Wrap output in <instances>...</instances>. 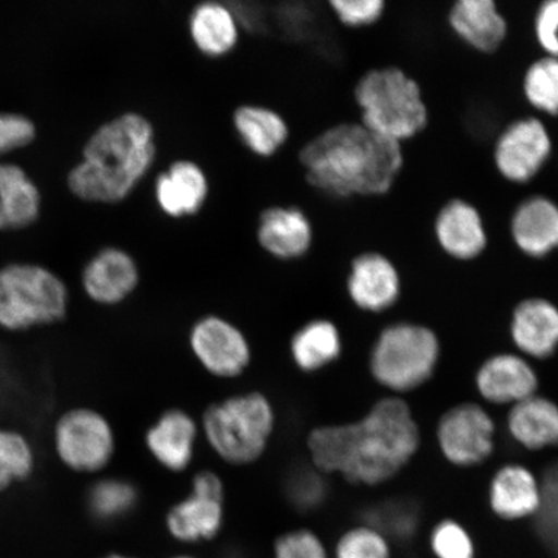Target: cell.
I'll return each mask as SVG.
<instances>
[{
    "instance_id": "obj_11",
    "label": "cell",
    "mask_w": 558,
    "mask_h": 558,
    "mask_svg": "<svg viewBox=\"0 0 558 558\" xmlns=\"http://www.w3.org/2000/svg\"><path fill=\"white\" fill-rule=\"evenodd\" d=\"M190 348L205 372L219 379L239 378L253 360L246 335L232 320L216 314L195 320Z\"/></svg>"
},
{
    "instance_id": "obj_20",
    "label": "cell",
    "mask_w": 558,
    "mask_h": 558,
    "mask_svg": "<svg viewBox=\"0 0 558 558\" xmlns=\"http://www.w3.org/2000/svg\"><path fill=\"white\" fill-rule=\"evenodd\" d=\"M509 232L522 255L546 259L558 250V206L544 195H530L514 208Z\"/></svg>"
},
{
    "instance_id": "obj_9",
    "label": "cell",
    "mask_w": 558,
    "mask_h": 558,
    "mask_svg": "<svg viewBox=\"0 0 558 558\" xmlns=\"http://www.w3.org/2000/svg\"><path fill=\"white\" fill-rule=\"evenodd\" d=\"M497 424L484 404L460 402L438 418L436 442L439 452L458 469H473L493 457Z\"/></svg>"
},
{
    "instance_id": "obj_8",
    "label": "cell",
    "mask_w": 558,
    "mask_h": 558,
    "mask_svg": "<svg viewBox=\"0 0 558 558\" xmlns=\"http://www.w3.org/2000/svg\"><path fill=\"white\" fill-rule=\"evenodd\" d=\"M56 456L70 471L94 474L107 469L116 456V434L99 411L74 408L61 414L53 427Z\"/></svg>"
},
{
    "instance_id": "obj_7",
    "label": "cell",
    "mask_w": 558,
    "mask_h": 558,
    "mask_svg": "<svg viewBox=\"0 0 558 558\" xmlns=\"http://www.w3.org/2000/svg\"><path fill=\"white\" fill-rule=\"evenodd\" d=\"M69 302L64 279L45 265L12 262L0 267V329L25 332L60 324Z\"/></svg>"
},
{
    "instance_id": "obj_5",
    "label": "cell",
    "mask_w": 558,
    "mask_h": 558,
    "mask_svg": "<svg viewBox=\"0 0 558 558\" xmlns=\"http://www.w3.org/2000/svg\"><path fill=\"white\" fill-rule=\"evenodd\" d=\"M353 97L360 122L396 143L408 142L427 125L422 89L399 68L368 70L355 83Z\"/></svg>"
},
{
    "instance_id": "obj_4",
    "label": "cell",
    "mask_w": 558,
    "mask_h": 558,
    "mask_svg": "<svg viewBox=\"0 0 558 558\" xmlns=\"http://www.w3.org/2000/svg\"><path fill=\"white\" fill-rule=\"evenodd\" d=\"M276 427L274 403L262 392H244L209 404L201 432L226 463L248 465L267 451Z\"/></svg>"
},
{
    "instance_id": "obj_26",
    "label": "cell",
    "mask_w": 558,
    "mask_h": 558,
    "mask_svg": "<svg viewBox=\"0 0 558 558\" xmlns=\"http://www.w3.org/2000/svg\"><path fill=\"white\" fill-rule=\"evenodd\" d=\"M225 521V500L192 493L167 513L166 525L174 539L198 543L215 538Z\"/></svg>"
},
{
    "instance_id": "obj_34",
    "label": "cell",
    "mask_w": 558,
    "mask_h": 558,
    "mask_svg": "<svg viewBox=\"0 0 558 558\" xmlns=\"http://www.w3.org/2000/svg\"><path fill=\"white\" fill-rule=\"evenodd\" d=\"M286 495L300 511L317 508L326 497L324 473L314 466H299L286 481Z\"/></svg>"
},
{
    "instance_id": "obj_29",
    "label": "cell",
    "mask_w": 558,
    "mask_h": 558,
    "mask_svg": "<svg viewBox=\"0 0 558 558\" xmlns=\"http://www.w3.org/2000/svg\"><path fill=\"white\" fill-rule=\"evenodd\" d=\"M522 90L535 116L558 117V59L542 56L523 75Z\"/></svg>"
},
{
    "instance_id": "obj_33",
    "label": "cell",
    "mask_w": 558,
    "mask_h": 558,
    "mask_svg": "<svg viewBox=\"0 0 558 558\" xmlns=\"http://www.w3.org/2000/svg\"><path fill=\"white\" fill-rule=\"evenodd\" d=\"M429 543L436 558L476 557V546L469 530L456 520L439 521L432 529Z\"/></svg>"
},
{
    "instance_id": "obj_17",
    "label": "cell",
    "mask_w": 558,
    "mask_h": 558,
    "mask_svg": "<svg viewBox=\"0 0 558 558\" xmlns=\"http://www.w3.org/2000/svg\"><path fill=\"white\" fill-rule=\"evenodd\" d=\"M435 235L442 253L460 263L476 260L487 246L483 216L463 199H451L439 209Z\"/></svg>"
},
{
    "instance_id": "obj_19",
    "label": "cell",
    "mask_w": 558,
    "mask_h": 558,
    "mask_svg": "<svg viewBox=\"0 0 558 558\" xmlns=\"http://www.w3.org/2000/svg\"><path fill=\"white\" fill-rule=\"evenodd\" d=\"M199 434V425L190 413L170 409L146 430L145 446L160 466L179 473L190 469Z\"/></svg>"
},
{
    "instance_id": "obj_23",
    "label": "cell",
    "mask_w": 558,
    "mask_h": 558,
    "mask_svg": "<svg viewBox=\"0 0 558 558\" xmlns=\"http://www.w3.org/2000/svg\"><path fill=\"white\" fill-rule=\"evenodd\" d=\"M507 430L513 441L527 451L558 446V404L536 393L508 409Z\"/></svg>"
},
{
    "instance_id": "obj_31",
    "label": "cell",
    "mask_w": 558,
    "mask_h": 558,
    "mask_svg": "<svg viewBox=\"0 0 558 558\" xmlns=\"http://www.w3.org/2000/svg\"><path fill=\"white\" fill-rule=\"evenodd\" d=\"M335 558H392V547L381 530L366 523L340 536Z\"/></svg>"
},
{
    "instance_id": "obj_10",
    "label": "cell",
    "mask_w": 558,
    "mask_h": 558,
    "mask_svg": "<svg viewBox=\"0 0 558 558\" xmlns=\"http://www.w3.org/2000/svg\"><path fill=\"white\" fill-rule=\"evenodd\" d=\"M554 145L546 124L536 116L509 123L495 140L493 158L500 177L525 185L538 177L553 156Z\"/></svg>"
},
{
    "instance_id": "obj_15",
    "label": "cell",
    "mask_w": 558,
    "mask_h": 558,
    "mask_svg": "<svg viewBox=\"0 0 558 558\" xmlns=\"http://www.w3.org/2000/svg\"><path fill=\"white\" fill-rule=\"evenodd\" d=\"M81 282L94 303L113 306L134 294L140 283V270L128 251L107 246L97 251L85 264Z\"/></svg>"
},
{
    "instance_id": "obj_43",
    "label": "cell",
    "mask_w": 558,
    "mask_h": 558,
    "mask_svg": "<svg viewBox=\"0 0 558 558\" xmlns=\"http://www.w3.org/2000/svg\"><path fill=\"white\" fill-rule=\"evenodd\" d=\"M172 558H193V557H190V556H178V557H172Z\"/></svg>"
},
{
    "instance_id": "obj_30",
    "label": "cell",
    "mask_w": 558,
    "mask_h": 558,
    "mask_svg": "<svg viewBox=\"0 0 558 558\" xmlns=\"http://www.w3.org/2000/svg\"><path fill=\"white\" fill-rule=\"evenodd\" d=\"M137 488L123 478H101L90 485L87 505L94 518L101 521H114L128 515L136 507Z\"/></svg>"
},
{
    "instance_id": "obj_13",
    "label": "cell",
    "mask_w": 558,
    "mask_h": 558,
    "mask_svg": "<svg viewBox=\"0 0 558 558\" xmlns=\"http://www.w3.org/2000/svg\"><path fill=\"white\" fill-rule=\"evenodd\" d=\"M539 375L532 361L518 352L495 353L474 375L480 399L493 407L511 408L538 393Z\"/></svg>"
},
{
    "instance_id": "obj_35",
    "label": "cell",
    "mask_w": 558,
    "mask_h": 558,
    "mask_svg": "<svg viewBox=\"0 0 558 558\" xmlns=\"http://www.w3.org/2000/svg\"><path fill=\"white\" fill-rule=\"evenodd\" d=\"M326 3L339 25L349 31H362L379 23L387 0H327Z\"/></svg>"
},
{
    "instance_id": "obj_24",
    "label": "cell",
    "mask_w": 558,
    "mask_h": 558,
    "mask_svg": "<svg viewBox=\"0 0 558 558\" xmlns=\"http://www.w3.org/2000/svg\"><path fill=\"white\" fill-rule=\"evenodd\" d=\"M44 197L23 166L0 162V230H20L39 219Z\"/></svg>"
},
{
    "instance_id": "obj_22",
    "label": "cell",
    "mask_w": 558,
    "mask_h": 558,
    "mask_svg": "<svg viewBox=\"0 0 558 558\" xmlns=\"http://www.w3.org/2000/svg\"><path fill=\"white\" fill-rule=\"evenodd\" d=\"M157 205L170 218L197 215L209 193L207 174L190 159L174 160L160 172L155 185Z\"/></svg>"
},
{
    "instance_id": "obj_27",
    "label": "cell",
    "mask_w": 558,
    "mask_h": 558,
    "mask_svg": "<svg viewBox=\"0 0 558 558\" xmlns=\"http://www.w3.org/2000/svg\"><path fill=\"white\" fill-rule=\"evenodd\" d=\"M343 353V337L331 319L310 320L292 335L291 360L303 373H318L339 361Z\"/></svg>"
},
{
    "instance_id": "obj_28",
    "label": "cell",
    "mask_w": 558,
    "mask_h": 558,
    "mask_svg": "<svg viewBox=\"0 0 558 558\" xmlns=\"http://www.w3.org/2000/svg\"><path fill=\"white\" fill-rule=\"evenodd\" d=\"M232 122L244 146L264 158L276 155L290 135L284 118L262 105H241L233 111Z\"/></svg>"
},
{
    "instance_id": "obj_41",
    "label": "cell",
    "mask_w": 558,
    "mask_h": 558,
    "mask_svg": "<svg viewBox=\"0 0 558 558\" xmlns=\"http://www.w3.org/2000/svg\"><path fill=\"white\" fill-rule=\"evenodd\" d=\"M15 483L11 478L10 474L7 473L2 466H0V493L9 490V488Z\"/></svg>"
},
{
    "instance_id": "obj_37",
    "label": "cell",
    "mask_w": 558,
    "mask_h": 558,
    "mask_svg": "<svg viewBox=\"0 0 558 558\" xmlns=\"http://www.w3.org/2000/svg\"><path fill=\"white\" fill-rule=\"evenodd\" d=\"M275 558H329L323 541L311 530H295L276 541Z\"/></svg>"
},
{
    "instance_id": "obj_21",
    "label": "cell",
    "mask_w": 558,
    "mask_h": 558,
    "mask_svg": "<svg viewBox=\"0 0 558 558\" xmlns=\"http://www.w3.org/2000/svg\"><path fill=\"white\" fill-rule=\"evenodd\" d=\"M448 23L459 40L484 54L498 51L508 32L495 0H452Z\"/></svg>"
},
{
    "instance_id": "obj_38",
    "label": "cell",
    "mask_w": 558,
    "mask_h": 558,
    "mask_svg": "<svg viewBox=\"0 0 558 558\" xmlns=\"http://www.w3.org/2000/svg\"><path fill=\"white\" fill-rule=\"evenodd\" d=\"M534 33L544 56L558 59V0H541L534 17Z\"/></svg>"
},
{
    "instance_id": "obj_6",
    "label": "cell",
    "mask_w": 558,
    "mask_h": 558,
    "mask_svg": "<svg viewBox=\"0 0 558 558\" xmlns=\"http://www.w3.org/2000/svg\"><path fill=\"white\" fill-rule=\"evenodd\" d=\"M441 360V341L430 327L400 320L376 337L368 355V372L376 384L402 397L427 384Z\"/></svg>"
},
{
    "instance_id": "obj_3",
    "label": "cell",
    "mask_w": 558,
    "mask_h": 558,
    "mask_svg": "<svg viewBox=\"0 0 558 558\" xmlns=\"http://www.w3.org/2000/svg\"><path fill=\"white\" fill-rule=\"evenodd\" d=\"M156 158V131L151 122L143 114L128 111L90 134L80 162L66 174L68 190L89 204H118L142 183Z\"/></svg>"
},
{
    "instance_id": "obj_16",
    "label": "cell",
    "mask_w": 558,
    "mask_h": 558,
    "mask_svg": "<svg viewBox=\"0 0 558 558\" xmlns=\"http://www.w3.org/2000/svg\"><path fill=\"white\" fill-rule=\"evenodd\" d=\"M487 501L500 520L513 522L533 518L544 505L541 478L526 465H501L488 483Z\"/></svg>"
},
{
    "instance_id": "obj_1",
    "label": "cell",
    "mask_w": 558,
    "mask_h": 558,
    "mask_svg": "<svg viewBox=\"0 0 558 558\" xmlns=\"http://www.w3.org/2000/svg\"><path fill=\"white\" fill-rule=\"evenodd\" d=\"M311 463L348 483L379 486L411 463L422 445L421 428L402 397L376 401L359 421L320 425L308 436Z\"/></svg>"
},
{
    "instance_id": "obj_39",
    "label": "cell",
    "mask_w": 558,
    "mask_h": 558,
    "mask_svg": "<svg viewBox=\"0 0 558 558\" xmlns=\"http://www.w3.org/2000/svg\"><path fill=\"white\" fill-rule=\"evenodd\" d=\"M192 493L205 495V497L225 500L226 488L218 473L201 471L192 478Z\"/></svg>"
},
{
    "instance_id": "obj_32",
    "label": "cell",
    "mask_w": 558,
    "mask_h": 558,
    "mask_svg": "<svg viewBox=\"0 0 558 558\" xmlns=\"http://www.w3.org/2000/svg\"><path fill=\"white\" fill-rule=\"evenodd\" d=\"M0 466L10 474L13 483H23L33 476L35 452L21 432L0 427Z\"/></svg>"
},
{
    "instance_id": "obj_42",
    "label": "cell",
    "mask_w": 558,
    "mask_h": 558,
    "mask_svg": "<svg viewBox=\"0 0 558 558\" xmlns=\"http://www.w3.org/2000/svg\"><path fill=\"white\" fill-rule=\"evenodd\" d=\"M105 558H132V557H125V556H122V555H110V556L105 557Z\"/></svg>"
},
{
    "instance_id": "obj_12",
    "label": "cell",
    "mask_w": 558,
    "mask_h": 558,
    "mask_svg": "<svg viewBox=\"0 0 558 558\" xmlns=\"http://www.w3.org/2000/svg\"><path fill=\"white\" fill-rule=\"evenodd\" d=\"M344 291L355 310L367 314L387 313L401 304L400 270L378 251H364L349 262Z\"/></svg>"
},
{
    "instance_id": "obj_36",
    "label": "cell",
    "mask_w": 558,
    "mask_h": 558,
    "mask_svg": "<svg viewBox=\"0 0 558 558\" xmlns=\"http://www.w3.org/2000/svg\"><path fill=\"white\" fill-rule=\"evenodd\" d=\"M38 136V125L33 118L16 111H0V157L25 148Z\"/></svg>"
},
{
    "instance_id": "obj_25",
    "label": "cell",
    "mask_w": 558,
    "mask_h": 558,
    "mask_svg": "<svg viewBox=\"0 0 558 558\" xmlns=\"http://www.w3.org/2000/svg\"><path fill=\"white\" fill-rule=\"evenodd\" d=\"M190 34L201 53L207 58H222L239 44V19L226 3L202 2L191 12Z\"/></svg>"
},
{
    "instance_id": "obj_14",
    "label": "cell",
    "mask_w": 558,
    "mask_h": 558,
    "mask_svg": "<svg viewBox=\"0 0 558 558\" xmlns=\"http://www.w3.org/2000/svg\"><path fill=\"white\" fill-rule=\"evenodd\" d=\"M509 338L515 352L544 361L558 351V304L546 296L520 299L509 314Z\"/></svg>"
},
{
    "instance_id": "obj_18",
    "label": "cell",
    "mask_w": 558,
    "mask_h": 558,
    "mask_svg": "<svg viewBox=\"0 0 558 558\" xmlns=\"http://www.w3.org/2000/svg\"><path fill=\"white\" fill-rule=\"evenodd\" d=\"M316 240L313 222L302 208L271 206L260 214L257 241L279 260L302 259Z\"/></svg>"
},
{
    "instance_id": "obj_40",
    "label": "cell",
    "mask_w": 558,
    "mask_h": 558,
    "mask_svg": "<svg viewBox=\"0 0 558 558\" xmlns=\"http://www.w3.org/2000/svg\"><path fill=\"white\" fill-rule=\"evenodd\" d=\"M544 499L558 498V464L549 466L543 480H541Z\"/></svg>"
},
{
    "instance_id": "obj_2",
    "label": "cell",
    "mask_w": 558,
    "mask_h": 558,
    "mask_svg": "<svg viewBox=\"0 0 558 558\" xmlns=\"http://www.w3.org/2000/svg\"><path fill=\"white\" fill-rule=\"evenodd\" d=\"M299 156L306 183L332 199L386 193L402 165L401 144L376 135L361 122L319 130Z\"/></svg>"
}]
</instances>
